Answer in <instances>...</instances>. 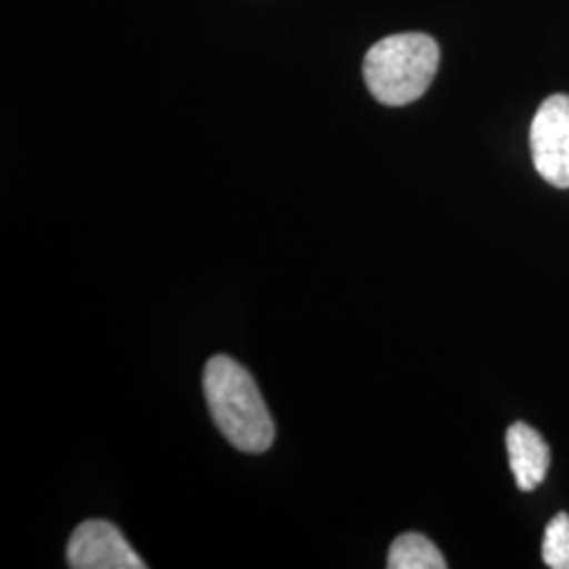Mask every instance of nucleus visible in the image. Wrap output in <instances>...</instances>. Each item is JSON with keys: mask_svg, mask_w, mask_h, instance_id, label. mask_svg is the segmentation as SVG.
Returning <instances> with one entry per match:
<instances>
[{"mask_svg": "<svg viewBox=\"0 0 569 569\" xmlns=\"http://www.w3.org/2000/svg\"><path fill=\"white\" fill-rule=\"evenodd\" d=\"M204 399L228 443L244 453H264L274 441V422L251 373L234 359L218 355L203 371Z\"/></svg>", "mask_w": 569, "mask_h": 569, "instance_id": "f257e3e1", "label": "nucleus"}, {"mask_svg": "<svg viewBox=\"0 0 569 569\" xmlns=\"http://www.w3.org/2000/svg\"><path fill=\"white\" fill-rule=\"evenodd\" d=\"M439 44L422 32L376 42L363 61L369 93L385 106H407L427 93L439 68Z\"/></svg>", "mask_w": 569, "mask_h": 569, "instance_id": "f03ea898", "label": "nucleus"}, {"mask_svg": "<svg viewBox=\"0 0 569 569\" xmlns=\"http://www.w3.org/2000/svg\"><path fill=\"white\" fill-rule=\"evenodd\" d=\"M531 159L555 188H569V96H550L538 108L529 129Z\"/></svg>", "mask_w": 569, "mask_h": 569, "instance_id": "7ed1b4c3", "label": "nucleus"}, {"mask_svg": "<svg viewBox=\"0 0 569 569\" xmlns=\"http://www.w3.org/2000/svg\"><path fill=\"white\" fill-rule=\"evenodd\" d=\"M66 559L72 569H146L121 529L102 519L84 521L72 531Z\"/></svg>", "mask_w": 569, "mask_h": 569, "instance_id": "20e7f679", "label": "nucleus"}, {"mask_svg": "<svg viewBox=\"0 0 569 569\" xmlns=\"http://www.w3.org/2000/svg\"><path fill=\"white\" fill-rule=\"evenodd\" d=\"M510 470L519 489L533 491L545 479L550 468V449L538 430L517 422L507 430Z\"/></svg>", "mask_w": 569, "mask_h": 569, "instance_id": "39448f33", "label": "nucleus"}, {"mask_svg": "<svg viewBox=\"0 0 569 569\" xmlns=\"http://www.w3.org/2000/svg\"><path fill=\"white\" fill-rule=\"evenodd\" d=\"M387 568L390 569H446L448 561L422 533H403L388 550Z\"/></svg>", "mask_w": 569, "mask_h": 569, "instance_id": "423d86ee", "label": "nucleus"}, {"mask_svg": "<svg viewBox=\"0 0 569 569\" xmlns=\"http://www.w3.org/2000/svg\"><path fill=\"white\" fill-rule=\"evenodd\" d=\"M542 557L550 569H569V515L559 512L545 531Z\"/></svg>", "mask_w": 569, "mask_h": 569, "instance_id": "0eeeda50", "label": "nucleus"}]
</instances>
